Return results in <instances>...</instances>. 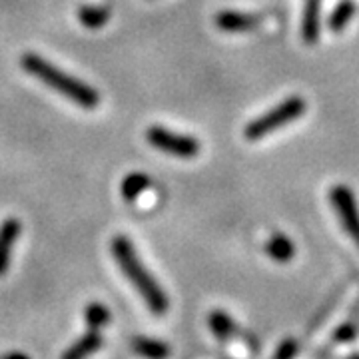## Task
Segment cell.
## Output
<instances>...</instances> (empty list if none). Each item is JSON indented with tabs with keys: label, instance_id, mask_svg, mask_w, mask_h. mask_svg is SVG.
I'll use <instances>...</instances> for the list:
<instances>
[{
	"label": "cell",
	"instance_id": "obj_1",
	"mask_svg": "<svg viewBox=\"0 0 359 359\" xmlns=\"http://www.w3.org/2000/svg\"><path fill=\"white\" fill-rule=\"evenodd\" d=\"M110 250H112V256H114L118 268L124 271L128 282L136 287V292L140 294L148 309L154 316H164L170 309V297L162 290V285L156 282L154 276L142 264L134 244L126 236H116L110 244Z\"/></svg>",
	"mask_w": 359,
	"mask_h": 359
},
{
	"label": "cell",
	"instance_id": "obj_2",
	"mask_svg": "<svg viewBox=\"0 0 359 359\" xmlns=\"http://www.w3.org/2000/svg\"><path fill=\"white\" fill-rule=\"evenodd\" d=\"M20 66L25 68V72H28L30 76L44 82L48 88L62 94L65 98L72 100L76 106L84 108V110H94L100 104V94L92 88L90 84L70 76L62 68L54 66L46 58H42V56L34 54V52L22 54Z\"/></svg>",
	"mask_w": 359,
	"mask_h": 359
},
{
	"label": "cell",
	"instance_id": "obj_3",
	"mask_svg": "<svg viewBox=\"0 0 359 359\" xmlns=\"http://www.w3.org/2000/svg\"><path fill=\"white\" fill-rule=\"evenodd\" d=\"M304 112H306V100L299 96H292V98L283 100L282 104H278L276 108H271L268 114L259 116L254 122H250L245 126L244 136L252 142L262 140L264 136H268L269 132L283 128L290 122L297 120Z\"/></svg>",
	"mask_w": 359,
	"mask_h": 359
},
{
	"label": "cell",
	"instance_id": "obj_4",
	"mask_svg": "<svg viewBox=\"0 0 359 359\" xmlns=\"http://www.w3.org/2000/svg\"><path fill=\"white\" fill-rule=\"evenodd\" d=\"M146 140L160 152L176 158H196L202 150V144L190 134H178L164 126H150L146 130Z\"/></svg>",
	"mask_w": 359,
	"mask_h": 359
},
{
	"label": "cell",
	"instance_id": "obj_5",
	"mask_svg": "<svg viewBox=\"0 0 359 359\" xmlns=\"http://www.w3.org/2000/svg\"><path fill=\"white\" fill-rule=\"evenodd\" d=\"M330 198L339 216V222L344 224L346 231L359 248V210L355 204V196L346 186H335Z\"/></svg>",
	"mask_w": 359,
	"mask_h": 359
},
{
	"label": "cell",
	"instance_id": "obj_6",
	"mask_svg": "<svg viewBox=\"0 0 359 359\" xmlns=\"http://www.w3.org/2000/svg\"><path fill=\"white\" fill-rule=\"evenodd\" d=\"M20 222L16 218L4 219L0 224V276H4L11 268V259H13L14 245L20 236Z\"/></svg>",
	"mask_w": 359,
	"mask_h": 359
},
{
	"label": "cell",
	"instance_id": "obj_7",
	"mask_svg": "<svg viewBox=\"0 0 359 359\" xmlns=\"http://www.w3.org/2000/svg\"><path fill=\"white\" fill-rule=\"evenodd\" d=\"M259 25V18L256 14L236 13V11H222L216 16V26L224 32H248L254 30Z\"/></svg>",
	"mask_w": 359,
	"mask_h": 359
},
{
	"label": "cell",
	"instance_id": "obj_8",
	"mask_svg": "<svg viewBox=\"0 0 359 359\" xmlns=\"http://www.w3.org/2000/svg\"><path fill=\"white\" fill-rule=\"evenodd\" d=\"M104 346V337L98 330H90L80 335L72 346L62 353V359H88Z\"/></svg>",
	"mask_w": 359,
	"mask_h": 359
},
{
	"label": "cell",
	"instance_id": "obj_9",
	"mask_svg": "<svg viewBox=\"0 0 359 359\" xmlns=\"http://www.w3.org/2000/svg\"><path fill=\"white\" fill-rule=\"evenodd\" d=\"M132 351L142 359H168L172 355V347L166 341L148 337V335H136L132 339Z\"/></svg>",
	"mask_w": 359,
	"mask_h": 359
},
{
	"label": "cell",
	"instance_id": "obj_10",
	"mask_svg": "<svg viewBox=\"0 0 359 359\" xmlns=\"http://www.w3.org/2000/svg\"><path fill=\"white\" fill-rule=\"evenodd\" d=\"M302 36L306 44H316L320 39V0H306Z\"/></svg>",
	"mask_w": 359,
	"mask_h": 359
},
{
	"label": "cell",
	"instance_id": "obj_11",
	"mask_svg": "<svg viewBox=\"0 0 359 359\" xmlns=\"http://www.w3.org/2000/svg\"><path fill=\"white\" fill-rule=\"evenodd\" d=\"M110 8L100 6V4H82L78 8V20L80 25L86 26L90 30H98L110 20Z\"/></svg>",
	"mask_w": 359,
	"mask_h": 359
},
{
	"label": "cell",
	"instance_id": "obj_12",
	"mask_svg": "<svg viewBox=\"0 0 359 359\" xmlns=\"http://www.w3.org/2000/svg\"><path fill=\"white\" fill-rule=\"evenodd\" d=\"M152 186V180L148 178L146 174L142 172H132L126 178L122 180V186H120V192L124 196L126 202H134L142 192H146L148 188Z\"/></svg>",
	"mask_w": 359,
	"mask_h": 359
},
{
	"label": "cell",
	"instance_id": "obj_13",
	"mask_svg": "<svg viewBox=\"0 0 359 359\" xmlns=\"http://www.w3.org/2000/svg\"><path fill=\"white\" fill-rule=\"evenodd\" d=\"M208 325H210L212 334L222 341L230 339L231 335L236 334V321L231 320L224 309H214L208 318Z\"/></svg>",
	"mask_w": 359,
	"mask_h": 359
},
{
	"label": "cell",
	"instance_id": "obj_14",
	"mask_svg": "<svg viewBox=\"0 0 359 359\" xmlns=\"http://www.w3.org/2000/svg\"><path fill=\"white\" fill-rule=\"evenodd\" d=\"M266 252L271 259L280 262V264H285L290 262L292 257L295 256V248L292 244L290 238H285L283 233H276L268 244H266Z\"/></svg>",
	"mask_w": 359,
	"mask_h": 359
},
{
	"label": "cell",
	"instance_id": "obj_15",
	"mask_svg": "<svg viewBox=\"0 0 359 359\" xmlns=\"http://www.w3.org/2000/svg\"><path fill=\"white\" fill-rule=\"evenodd\" d=\"M84 320L88 323L90 330H100V327H106L112 316H110V309L106 308L100 302H92L84 308Z\"/></svg>",
	"mask_w": 359,
	"mask_h": 359
},
{
	"label": "cell",
	"instance_id": "obj_16",
	"mask_svg": "<svg viewBox=\"0 0 359 359\" xmlns=\"http://www.w3.org/2000/svg\"><path fill=\"white\" fill-rule=\"evenodd\" d=\"M353 13H355L353 0H344V2H339V4L335 6L334 13H332V16H330V28H332L334 32L344 30L347 26V22L351 20Z\"/></svg>",
	"mask_w": 359,
	"mask_h": 359
},
{
	"label": "cell",
	"instance_id": "obj_17",
	"mask_svg": "<svg viewBox=\"0 0 359 359\" xmlns=\"http://www.w3.org/2000/svg\"><path fill=\"white\" fill-rule=\"evenodd\" d=\"M297 355V344L294 339H285L280 349L276 351V358L273 359H295Z\"/></svg>",
	"mask_w": 359,
	"mask_h": 359
},
{
	"label": "cell",
	"instance_id": "obj_18",
	"mask_svg": "<svg viewBox=\"0 0 359 359\" xmlns=\"http://www.w3.org/2000/svg\"><path fill=\"white\" fill-rule=\"evenodd\" d=\"M353 335H355V330H353L351 325H344V327H341V330H339V332L335 334V337H337L339 341H341V339H344V341H349V339H351Z\"/></svg>",
	"mask_w": 359,
	"mask_h": 359
},
{
	"label": "cell",
	"instance_id": "obj_19",
	"mask_svg": "<svg viewBox=\"0 0 359 359\" xmlns=\"http://www.w3.org/2000/svg\"><path fill=\"white\" fill-rule=\"evenodd\" d=\"M4 359H30V358H28L26 353H20V351H11V353H8Z\"/></svg>",
	"mask_w": 359,
	"mask_h": 359
},
{
	"label": "cell",
	"instance_id": "obj_20",
	"mask_svg": "<svg viewBox=\"0 0 359 359\" xmlns=\"http://www.w3.org/2000/svg\"><path fill=\"white\" fill-rule=\"evenodd\" d=\"M347 359H359V353H353V355H349Z\"/></svg>",
	"mask_w": 359,
	"mask_h": 359
}]
</instances>
